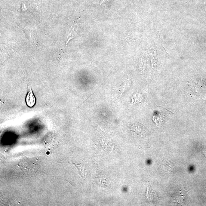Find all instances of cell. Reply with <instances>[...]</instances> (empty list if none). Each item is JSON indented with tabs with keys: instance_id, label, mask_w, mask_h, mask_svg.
<instances>
[{
	"instance_id": "1",
	"label": "cell",
	"mask_w": 206,
	"mask_h": 206,
	"mask_svg": "<svg viewBox=\"0 0 206 206\" xmlns=\"http://www.w3.org/2000/svg\"><path fill=\"white\" fill-rule=\"evenodd\" d=\"M26 102L27 105L29 107H32L35 105L36 100L31 88H28L27 94L26 98Z\"/></svg>"
},
{
	"instance_id": "2",
	"label": "cell",
	"mask_w": 206,
	"mask_h": 206,
	"mask_svg": "<svg viewBox=\"0 0 206 206\" xmlns=\"http://www.w3.org/2000/svg\"><path fill=\"white\" fill-rule=\"evenodd\" d=\"M109 1V0H101L100 3V5L104 3H106Z\"/></svg>"
}]
</instances>
